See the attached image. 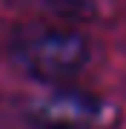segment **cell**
Here are the masks:
<instances>
[{
    "mask_svg": "<svg viewBox=\"0 0 126 129\" xmlns=\"http://www.w3.org/2000/svg\"><path fill=\"white\" fill-rule=\"evenodd\" d=\"M115 118V106L80 89H49L26 106L32 129H106Z\"/></svg>",
    "mask_w": 126,
    "mask_h": 129,
    "instance_id": "obj_2",
    "label": "cell"
},
{
    "mask_svg": "<svg viewBox=\"0 0 126 129\" xmlns=\"http://www.w3.org/2000/svg\"><path fill=\"white\" fill-rule=\"evenodd\" d=\"M89 40L80 32L57 26H34L14 43L20 69L43 83H63L89 63Z\"/></svg>",
    "mask_w": 126,
    "mask_h": 129,
    "instance_id": "obj_1",
    "label": "cell"
},
{
    "mask_svg": "<svg viewBox=\"0 0 126 129\" xmlns=\"http://www.w3.org/2000/svg\"><path fill=\"white\" fill-rule=\"evenodd\" d=\"M37 3H43L49 12L63 14V17H83V14H89V6L83 0H37Z\"/></svg>",
    "mask_w": 126,
    "mask_h": 129,
    "instance_id": "obj_3",
    "label": "cell"
}]
</instances>
